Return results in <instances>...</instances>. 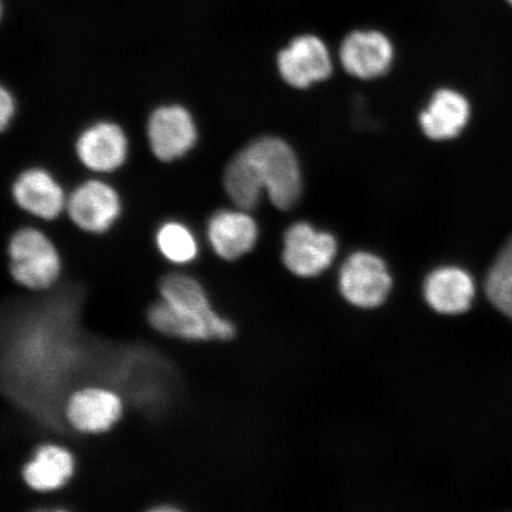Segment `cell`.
<instances>
[{
  "label": "cell",
  "instance_id": "e0dca14e",
  "mask_svg": "<svg viewBox=\"0 0 512 512\" xmlns=\"http://www.w3.org/2000/svg\"><path fill=\"white\" fill-rule=\"evenodd\" d=\"M224 188L236 207L252 210L260 201L262 188L253 166L243 150L227 166L223 178Z\"/></svg>",
  "mask_w": 512,
  "mask_h": 512
},
{
  "label": "cell",
  "instance_id": "5bb4252c",
  "mask_svg": "<svg viewBox=\"0 0 512 512\" xmlns=\"http://www.w3.org/2000/svg\"><path fill=\"white\" fill-rule=\"evenodd\" d=\"M12 196L19 207L43 220L56 219L67 206L61 185L42 169H30L19 175Z\"/></svg>",
  "mask_w": 512,
  "mask_h": 512
},
{
  "label": "cell",
  "instance_id": "30bf717a",
  "mask_svg": "<svg viewBox=\"0 0 512 512\" xmlns=\"http://www.w3.org/2000/svg\"><path fill=\"white\" fill-rule=\"evenodd\" d=\"M394 50L392 43L379 31H355L342 43L341 61L351 75L374 79L388 72Z\"/></svg>",
  "mask_w": 512,
  "mask_h": 512
},
{
  "label": "cell",
  "instance_id": "ac0fdd59",
  "mask_svg": "<svg viewBox=\"0 0 512 512\" xmlns=\"http://www.w3.org/2000/svg\"><path fill=\"white\" fill-rule=\"evenodd\" d=\"M490 302L512 319V238L497 255L485 281Z\"/></svg>",
  "mask_w": 512,
  "mask_h": 512
},
{
  "label": "cell",
  "instance_id": "7a4b0ae2",
  "mask_svg": "<svg viewBox=\"0 0 512 512\" xmlns=\"http://www.w3.org/2000/svg\"><path fill=\"white\" fill-rule=\"evenodd\" d=\"M243 152L274 206L281 210L292 208L302 194L303 185L298 159L290 145L279 138L262 137Z\"/></svg>",
  "mask_w": 512,
  "mask_h": 512
},
{
  "label": "cell",
  "instance_id": "44dd1931",
  "mask_svg": "<svg viewBox=\"0 0 512 512\" xmlns=\"http://www.w3.org/2000/svg\"><path fill=\"white\" fill-rule=\"evenodd\" d=\"M508 2L512 5V0H508Z\"/></svg>",
  "mask_w": 512,
  "mask_h": 512
},
{
  "label": "cell",
  "instance_id": "2e32d148",
  "mask_svg": "<svg viewBox=\"0 0 512 512\" xmlns=\"http://www.w3.org/2000/svg\"><path fill=\"white\" fill-rule=\"evenodd\" d=\"M471 108L462 94L440 89L420 115L422 131L433 140L456 138L469 123Z\"/></svg>",
  "mask_w": 512,
  "mask_h": 512
},
{
  "label": "cell",
  "instance_id": "ffe728a7",
  "mask_svg": "<svg viewBox=\"0 0 512 512\" xmlns=\"http://www.w3.org/2000/svg\"><path fill=\"white\" fill-rule=\"evenodd\" d=\"M16 111V104L14 96L6 89L2 88V94H0V127L5 131L14 118Z\"/></svg>",
  "mask_w": 512,
  "mask_h": 512
},
{
  "label": "cell",
  "instance_id": "8fae6325",
  "mask_svg": "<svg viewBox=\"0 0 512 512\" xmlns=\"http://www.w3.org/2000/svg\"><path fill=\"white\" fill-rule=\"evenodd\" d=\"M76 152L86 168L96 172H111L125 163L128 142L123 130L113 123H98L88 127L76 143Z\"/></svg>",
  "mask_w": 512,
  "mask_h": 512
},
{
  "label": "cell",
  "instance_id": "3957f363",
  "mask_svg": "<svg viewBox=\"0 0 512 512\" xmlns=\"http://www.w3.org/2000/svg\"><path fill=\"white\" fill-rule=\"evenodd\" d=\"M9 258L12 278L28 290L46 291L60 277V254L40 230H18L10 240Z\"/></svg>",
  "mask_w": 512,
  "mask_h": 512
},
{
  "label": "cell",
  "instance_id": "d6986e66",
  "mask_svg": "<svg viewBox=\"0 0 512 512\" xmlns=\"http://www.w3.org/2000/svg\"><path fill=\"white\" fill-rule=\"evenodd\" d=\"M156 242L159 252L174 264H189L197 258L198 245L195 236L182 223L163 224L156 235Z\"/></svg>",
  "mask_w": 512,
  "mask_h": 512
},
{
  "label": "cell",
  "instance_id": "52a82bcc",
  "mask_svg": "<svg viewBox=\"0 0 512 512\" xmlns=\"http://www.w3.org/2000/svg\"><path fill=\"white\" fill-rule=\"evenodd\" d=\"M124 413V403L113 390L88 387L76 390L66 403L70 427L83 434L106 433Z\"/></svg>",
  "mask_w": 512,
  "mask_h": 512
},
{
  "label": "cell",
  "instance_id": "9c48e42d",
  "mask_svg": "<svg viewBox=\"0 0 512 512\" xmlns=\"http://www.w3.org/2000/svg\"><path fill=\"white\" fill-rule=\"evenodd\" d=\"M278 67L283 79L296 88L328 79L332 63L328 48L316 36L294 38L290 46L280 51Z\"/></svg>",
  "mask_w": 512,
  "mask_h": 512
},
{
  "label": "cell",
  "instance_id": "ba28073f",
  "mask_svg": "<svg viewBox=\"0 0 512 512\" xmlns=\"http://www.w3.org/2000/svg\"><path fill=\"white\" fill-rule=\"evenodd\" d=\"M70 219L88 233L107 232L118 220L121 202L111 185L89 181L75 189L67 200Z\"/></svg>",
  "mask_w": 512,
  "mask_h": 512
},
{
  "label": "cell",
  "instance_id": "9a60e30c",
  "mask_svg": "<svg viewBox=\"0 0 512 512\" xmlns=\"http://www.w3.org/2000/svg\"><path fill=\"white\" fill-rule=\"evenodd\" d=\"M75 459L66 447L46 444L37 448L24 465V483L38 494H49L63 488L74 476Z\"/></svg>",
  "mask_w": 512,
  "mask_h": 512
},
{
  "label": "cell",
  "instance_id": "4fadbf2b",
  "mask_svg": "<svg viewBox=\"0 0 512 512\" xmlns=\"http://www.w3.org/2000/svg\"><path fill=\"white\" fill-rule=\"evenodd\" d=\"M424 296L434 311L459 315L469 310L475 299V281L463 268L440 267L426 278Z\"/></svg>",
  "mask_w": 512,
  "mask_h": 512
},
{
  "label": "cell",
  "instance_id": "7c38bea8",
  "mask_svg": "<svg viewBox=\"0 0 512 512\" xmlns=\"http://www.w3.org/2000/svg\"><path fill=\"white\" fill-rule=\"evenodd\" d=\"M258 226L247 210H222L211 217L208 239L216 255L234 261L249 253L258 240Z\"/></svg>",
  "mask_w": 512,
  "mask_h": 512
},
{
  "label": "cell",
  "instance_id": "277c9868",
  "mask_svg": "<svg viewBox=\"0 0 512 512\" xmlns=\"http://www.w3.org/2000/svg\"><path fill=\"white\" fill-rule=\"evenodd\" d=\"M392 285L383 260L367 252L350 255L339 272L342 296L361 309H374L386 302Z\"/></svg>",
  "mask_w": 512,
  "mask_h": 512
},
{
  "label": "cell",
  "instance_id": "6da1fadb",
  "mask_svg": "<svg viewBox=\"0 0 512 512\" xmlns=\"http://www.w3.org/2000/svg\"><path fill=\"white\" fill-rule=\"evenodd\" d=\"M159 293L196 337L204 341H229L235 336L234 324L214 309L200 281L190 275H166L160 281Z\"/></svg>",
  "mask_w": 512,
  "mask_h": 512
},
{
  "label": "cell",
  "instance_id": "8992f818",
  "mask_svg": "<svg viewBox=\"0 0 512 512\" xmlns=\"http://www.w3.org/2000/svg\"><path fill=\"white\" fill-rule=\"evenodd\" d=\"M147 137L153 155L162 162H172L187 155L197 142V128L192 115L178 105L162 106L151 114Z\"/></svg>",
  "mask_w": 512,
  "mask_h": 512
},
{
  "label": "cell",
  "instance_id": "5b68a950",
  "mask_svg": "<svg viewBox=\"0 0 512 512\" xmlns=\"http://www.w3.org/2000/svg\"><path fill=\"white\" fill-rule=\"evenodd\" d=\"M337 254V241L329 233L318 232L309 223L299 222L287 230L284 240L285 266L298 277L323 273Z\"/></svg>",
  "mask_w": 512,
  "mask_h": 512
}]
</instances>
